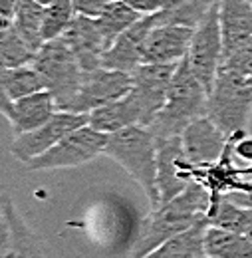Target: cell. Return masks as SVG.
I'll return each instance as SVG.
<instances>
[{
    "instance_id": "cell-24",
    "label": "cell",
    "mask_w": 252,
    "mask_h": 258,
    "mask_svg": "<svg viewBox=\"0 0 252 258\" xmlns=\"http://www.w3.org/2000/svg\"><path fill=\"white\" fill-rule=\"evenodd\" d=\"M217 2L219 0H171L165 10L155 14L157 24H177V26L197 28Z\"/></svg>"
},
{
    "instance_id": "cell-8",
    "label": "cell",
    "mask_w": 252,
    "mask_h": 258,
    "mask_svg": "<svg viewBox=\"0 0 252 258\" xmlns=\"http://www.w3.org/2000/svg\"><path fill=\"white\" fill-rule=\"evenodd\" d=\"M222 58H224V42H222V28L219 18V2L207 12L203 22L195 28L193 40L189 46L191 70L201 80V84L211 94L215 88V82L219 78Z\"/></svg>"
},
{
    "instance_id": "cell-37",
    "label": "cell",
    "mask_w": 252,
    "mask_h": 258,
    "mask_svg": "<svg viewBox=\"0 0 252 258\" xmlns=\"http://www.w3.org/2000/svg\"><path fill=\"white\" fill-rule=\"evenodd\" d=\"M250 2H252V0H250Z\"/></svg>"
},
{
    "instance_id": "cell-32",
    "label": "cell",
    "mask_w": 252,
    "mask_h": 258,
    "mask_svg": "<svg viewBox=\"0 0 252 258\" xmlns=\"http://www.w3.org/2000/svg\"><path fill=\"white\" fill-rule=\"evenodd\" d=\"M125 2L141 16H153L161 10H165L171 0H125Z\"/></svg>"
},
{
    "instance_id": "cell-19",
    "label": "cell",
    "mask_w": 252,
    "mask_h": 258,
    "mask_svg": "<svg viewBox=\"0 0 252 258\" xmlns=\"http://www.w3.org/2000/svg\"><path fill=\"white\" fill-rule=\"evenodd\" d=\"M219 18H221L224 58H226L252 36V2L219 0Z\"/></svg>"
},
{
    "instance_id": "cell-35",
    "label": "cell",
    "mask_w": 252,
    "mask_h": 258,
    "mask_svg": "<svg viewBox=\"0 0 252 258\" xmlns=\"http://www.w3.org/2000/svg\"><path fill=\"white\" fill-rule=\"evenodd\" d=\"M36 2H40L42 6H48V4H52V2H56V0H36Z\"/></svg>"
},
{
    "instance_id": "cell-7",
    "label": "cell",
    "mask_w": 252,
    "mask_h": 258,
    "mask_svg": "<svg viewBox=\"0 0 252 258\" xmlns=\"http://www.w3.org/2000/svg\"><path fill=\"white\" fill-rule=\"evenodd\" d=\"M107 139H109L107 133H101L88 123L84 127L68 133L52 149L32 159L28 163V169L30 171H56V169H72V167L86 165L97 155L105 153Z\"/></svg>"
},
{
    "instance_id": "cell-11",
    "label": "cell",
    "mask_w": 252,
    "mask_h": 258,
    "mask_svg": "<svg viewBox=\"0 0 252 258\" xmlns=\"http://www.w3.org/2000/svg\"><path fill=\"white\" fill-rule=\"evenodd\" d=\"M131 86H133V78L127 72L109 70L103 66L92 72H84L82 88L68 111L90 115L97 107L125 97L131 92Z\"/></svg>"
},
{
    "instance_id": "cell-27",
    "label": "cell",
    "mask_w": 252,
    "mask_h": 258,
    "mask_svg": "<svg viewBox=\"0 0 252 258\" xmlns=\"http://www.w3.org/2000/svg\"><path fill=\"white\" fill-rule=\"evenodd\" d=\"M44 12H46V6H42L36 0H20L16 6V12H14L12 26L20 32V36L34 50H40L46 44L44 36H42Z\"/></svg>"
},
{
    "instance_id": "cell-31",
    "label": "cell",
    "mask_w": 252,
    "mask_h": 258,
    "mask_svg": "<svg viewBox=\"0 0 252 258\" xmlns=\"http://www.w3.org/2000/svg\"><path fill=\"white\" fill-rule=\"evenodd\" d=\"M111 2H115V0H74V6H76L78 14H84V16H90V18H97Z\"/></svg>"
},
{
    "instance_id": "cell-20",
    "label": "cell",
    "mask_w": 252,
    "mask_h": 258,
    "mask_svg": "<svg viewBox=\"0 0 252 258\" xmlns=\"http://www.w3.org/2000/svg\"><path fill=\"white\" fill-rule=\"evenodd\" d=\"M209 228L207 219L199 221L197 225L179 232L177 236L159 244L153 252L145 258H209L205 248V232Z\"/></svg>"
},
{
    "instance_id": "cell-23",
    "label": "cell",
    "mask_w": 252,
    "mask_h": 258,
    "mask_svg": "<svg viewBox=\"0 0 252 258\" xmlns=\"http://www.w3.org/2000/svg\"><path fill=\"white\" fill-rule=\"evenodd\" d=\"M0 88L2 97L6 99H20L32 96L36 92L46 90V84L34 66H20V68H2L0 72Z\"/></svg>"
},
{
    "instance_id": "cell-3",
    "label": "cell",
    "mask_w": 252,
    "mask_h": 258,
    "mask_svg": "<svg viewBox=\"0 0 252 258\" xmlns=\"http://www.w3.org/2000/svg\"><path fill=\"white\" fill-rule=\"evenodd\" d=\"M103 155L119 163L147 195L151 207L157 209L161 203L157 189V137L151 129L145 125H129L109 133Z\"/></svg>"
},
{
    "instance_id": "cell-22",
    "label": "cell",
    "mask_w": 252,
    "mask_h": 258,
    "mask_svg": "<svg viewBox=\"0 0 252 258\" xmlns=\"http://www.w3.org/2000/svg\"><path fill=\"white\" fill-rule=\"evenodd\" d=\"M205 248L209 258H252L250 238L221 226L209 225L205 232Z\"/></svg>"
},
{
    "instance_id": "cell-12",
    "label": "cell",
    "mask_w": 252,
    "mask_h": 258,
    "mask_svg": "<svg viewBox=\"0 0 252 258\" xmlns=\"http://www.w3.org/2000/svg\"><path fill=\"white\" fill-rule=\"evenodd\" d=\"M0 258H52L48 244L26 225L10 197L2 199Z\"/></svg>"
},
{
    "instance_id": "cell-15",
    "label": "cell",
    "mask_w": 252,
    "mask_h": 258,
    "mask_svg": "<svg viewBox=\"0 0 252 258\" xmlns=\"http://www.w3.org/2000/svg\"><path fill=\"white\" fill-rule=\"evenodd\" d=\"M0 109H2V115L10 121L14 135H22V133H28L32 129L44 125L58 111V103H56V97L52 96V92L42 90V92H36L32 96L20 97V99L2 97Z\"/></svg>"
},
{
    "instance_id": "cell-4",
    "label": "cell",
    "mask_w": 252,
    "mask_h": 258,
    "mask_svg": "<svg viewBox=\"0 0 252 258\" xmlns=\"http://www.w3.org/2000/svg\"><path fill=\"white\" fill-rule=\"evenodd\" d=\"M252 109V90L246 76L221 68L213 92L209 94L207 115L226 137H244Z\"/></svg>"
},
{
    "instance_id": "cell-25",
    "label": "cell",
    "mask_w": 252,
    "mask_h": 258,
    "mask_svg": "<svg viewBox=\"0 0 252 258\" xmlns=\"http://www.w3.org/2000/svg\"><path fill=\"white\" fill-rule=\"evenodd\" d=\"M207 223L211 226H221L240 232L252 240V209L232 203L228 197H222L217 205L211 207L207 215Z\"/></svg>"
},
{
    "instance_id": "cell-17",
    "label": "cell",
    "mask_w": 252,
    "mask_h": 258,
    "mask_svg": "<svg viewBox=\"0 0 252 258\" xmlns=\"http://www.w3.org/2000/svg\"><path fill=\"white\" fill-rule=\"evenodd\" d=\"M62 40L70 46V50L78 58L84 72L101 68V60L107 50V44L103 40V34L99 30L95 18L78 14L72 26L62 36Z\"/></svg>"
},
{
    "instance_id": "cell-6",
    "label": "cell",
    "mask_w": 252,
    "mask_h": 258,
    "mask_svg": "<svg viewBox=\"0 0 252 258\" xmlns=\"http://www.w3.org/2000/svg\"><path fill=\"white\" fill-rule=\"evenodd\" d=\"M240 137H230L222 155L215 163L209 165H191L185 157L181 159V173L187 181L201 183L211 193V207L217 205L222 197L230 193H246L250 189L248 177L252 167H236L234 165V143Z\"/></svg>"
},
{
    "instance_id": "cell-16",
    "label": "cell",
    "mask_w": 252,
    "mask_h": 258,
    "mask_svg": "<svg viewBox=\"0 0 252 258\" xmlns=\"http://www.w3.org/2000/svg\"><path fill=\"white\" fill-rule=\"evenodd\" d=\"M195 28L155 24L145 40L143 64H179L189 54Z\"/></svg>"
},
{
    "instance_id": "cell-34",
    "label": "cell",
    "mask_w": 252,
    "mask_h": 258,
    "mask_svg": "<svg viewBox=\"0 0 252 258\" xmlns=\"http://www.w3.org/2000/svg\"><path fill=\"white\" fill-rule=\"evenodd\" d=\"M18 2L20 0H0V22H2V28L12 24Z\"/></svg>"
},
{
    "instance_id": "cell-1",
    "label": "cell",
    "mask_w": 252,
    "mask_h": 258,
    "mask_svg": "<svg viewBox=\"0 0 252 258\" xmlns=\"http://www.w3.org/2000/svg\"><path fill=\"white\" fill-rule=\"evenodd\" d=\"M211 203H213L211 193L201 183L193 181L181 195L153 209V213L145 221L143 234L133 246L129 258H145L165 240L177 236L179 232L207 219L211 211Z\"/></svg>"
},
{
    "instance_id": "cell-21",
    "label": "cell",
    "mask_w": 252,
    "mask_h": 258,
    "mask_svg": "<svg viewBox=\"0 0 252 258\" xmlns=\"http://www.w3.org/2000/svg\"><path fill=\"white\" fill-rule=\"evenodd\" d=\"M90 125L101 133H115L129 125H141V113L135 101L127 94L125 97L101 105L90 113Z\"/></svg>"
},
{
    "instance_id": "cell-26",
    "label": "cell",
    "mask_w": 252,
    "mask_h": 258,
    "mask_svg": "<svg viewBox=\"0 0 252 258\" xmlns=\"http://www.w3.org/2000/svg\"><path fill=\"white\" fill-rule=\"evenodd\" d=\"M139 18H143V16H141L137 10H133L125 0H115V2H111V4L95 18V22H97L99 30L103 34V40H105V44H107V48H109V46H111L121 34L125 32L127 28H131Z\"/></svg>"
},
{
    "instance_id": "cell-29",
    "label": "cell",
    "mask_w": 252,
    "mask_h": 258,
    "mask_svg": "<svg viewBox=\"0 0 252 258\" xmlns=\"http://www.w3.org/2000/svg\"><path fill=\"white\" fill-rule=\"evenodd\" d=\"M78 16L74 0H56L46 6L44 12V26H42V36L44 42L50 40H60L66 30L72 26L74 18Z\"/></svg>"
},
{
    "instance_id": "cell-9",
    "label": "cell",
    "mask_w": 252,
    "mask_h": 258,
    "mask_svg": "<svg viewBox=\"0 0 252 258\" xmlns=\"http://www.w3.org/2000/svg\"><path fill=\"white\" fill-rule=\"evenodd\" d=\"M88 123H90L88 113H74V111L58 109L44 125L32 129L28 133H22V135H14V141L10 145V153L16 159L28 165L32 159L40 157L42 153L52 149L58 141H62L68 133L84 127Z\"/></svg>"
},
{
    "instance_id": "cell-33",
    "label": "cell",
    "mask_w": 252,
    "mask_h": 258,
    "mask_svg": "<svg viewBox=\"0 0 252 258\" xmlns=\"http://www.w3.org/2000/svg\"><path fill=\"white\" fill-rule=\"evenodd\" d=\"M234 155L238 159L252 163V135H244L240 139H236L234 143Z\"/></svg>"
},
{
    "instance_id": "cell-18",
    "label": "cell",
    "mask_w": 252,
    "mask_h": 258,
    "mask_svg": "<svg viewBox=\"0 0 252 258\" xmlns=\"http://www.w3.org/2000/svg\"><path fill=\"white\" fill-rule=\"evenodd\" d=\"M183 143L181 137H169L157 139V189H159V205L175 199L181 195L193 181H187L181 173V159Z\"/></svg>"
},
{
    "instance_id": "cell-28",
    "label": "cell",
    "mask_w": 252,
    "mask_h": 258,
    "mask_svg": "<svg viewBox=\"0 0 252 258\" xmlns=\"http://www.w3.org/2000/svg\"><path fill=\"white\" fill-rule=\"evenodd\" d=\"M38 50L20 36V32L10 24L0 32V64L2 68H20L30 66Z\"/></svg>"
},
{
    "instance_id": "cell-13",
    "label": "cell",
    "mask_w": 252,
    "mask_h": 258,
    "mask_svg": "<svg viewBox=\"0 0 252 258\" xmlns=\"http://www.w3.org/2000/svg\"><path fill=\"white\" fill-rule=\"evenodd\" d=\"M157 24V16H143L131 28H127L103 54L101 66L109 70H119L133 74L143 64V48L151 28Z\"/></svg>"
},
{
    "instance_id": "cell-5",
    "label": "cell",
    "mask_w": 252,
    "mask_h": 258,
    "mask_svg": "<svg viewBox=\"0 0 252 258\" xmlns=\"http://www.w3.org/2000/svg\"><path fill=\"white\" fill-rule=\"evenodd\" d=\"M32 66L42 76L46 90L52 92V96L56 97L58 109L68 111L84 80V70L78 58L74 56V52L70 50V46L62 38L46 42L38 50Z\"/></svg>"
},
{
    "instance_id": "cell-10",
    "label": "cell",
    "mask_w": 252,
    "mask_h": 258,
    "mask_svg": "<svg viewBox=\"0 0 252 258\" xmlns=\"http://www.w3.org/2000/svg\"><path fill=\"white\" fill-rule=\"evenodd\" d=\"M177 64H141L133 74L129 96L141 113V125L149 127L163 109Z\"/></svg>"
},
{
    "instance_id": "cell-36",
    "label": "cell",
    "mask_w": 252,
    "mask_h": 258,
    "mask_svg": "<svg viewBox=\"0 0 252 258\" xmlns=\"http://www.w3.org/2000/svg\"><path fill=\"white\" fill-rule=\"evenodd\" d=\"M248 84H250V90H252V76H248Z\"/></svg>"
},
{
    "instance_id": "cell-2",
    "label": "cell",
    "mask_w": 252,
    "mask_h": 258,
    "mask_svg": "<svg viewBox=\"0 0 252 258\" xmlns=\"http://www.w3.org/2000/svg\"><path fill=\"white\" fill-rule=\"evenodd\" d=\"M209 92L191 70L189 60H181L173 74L167 101L159 111L155 121L149 125L157 139L181 137L191 123L207 115Z\"/></svg>"
},
{
    "instance_id": "cell-30",
    "label": "cell",
    "mask_w": 252,
    "mask_h": 258,
    "mask_svg": "<svg viewBox=\"0 0 252 258\" xmlns=\"http://www.w3.org/2000/svg\"><path fill=\"white\" fill-rule=\"evenodd\" d=\"M221 68L234 72V74H240V76H246V78L252 76V36L222 60Z\"/></svg>"
},
{
    "instance_id": "cell-14",
    "label": "cell",
    "mask_w": 252,
    "mask_h": 258,
    "mask_svg": "<svg viewBox=\"0 0 252 258\" xmlns=\"http://www.w3.org/2000/svg\"><path fill=\"white\" fill-rule=\"evenodd\" d=\"M228 141H230V137H226L209 115L195 119L189 127L181 133L183 153L191 165L215 163L222 155Z\"/></svg>"
}]
</instances>
